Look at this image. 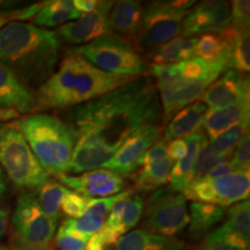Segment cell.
<instances>
[{
	"mask_svg": "<svg viewBox=\"0 0 250 250\" xmlns=\"http://www.w3.org/2000/svg\"><path fill=\"white\" fill-rule=\"evenodd\" d=\"M161 118L155 83L144 76L67 109L64 122L76 138L68 171L83 174L99 169L130 137Z\"/></svg>",
	"mask_w": 250,
	"mask_h": 250,
	"instance_id": "obj_1",
	"label": "cell"
},
{
	"mask_svg": "<svg viewBox=\"0 0 250 250\" xmlns=\"http://www.w3.org/2000/svg\"><path fill=\"white\" fill-rule=\"evenodd\" d=\"M61 49L56 31L33 23L13 21L0 30V62L29 88L40 87L52 76Z\"/></svg>",
	"mask_w": 250,
	"mask_h": 250,
	"instance_id": "obj_2",
	"label": "cell"
},
{
	"mask_svg": "<svg viewBox=\"0 0 250 250\" xmlns=\"http://www.w3.org/2000/svg\"><path fill=\"white\" fill-rule=\"evenodd\" d=\"M99 70L76 52L65 56L52 76L39 87L35 111L70 109L112 92L133 80Z\"/></svg>",
	"mask_w": 250,
	"mask_h": 250,
	"instance_id": "obj_3",
	"label": "cell"
},
{
	"mask_svg": "<svg viewBox=\"0 0 250 250\" xmlns=\"http://www.w3.org/2000/svg\"><path fill=\"white\" fill-rule=\"evenodd\" d=\"M13 124L22 133L46 174L56 177L67 173L76 138L64 121L52 115L34 114Z\"/></svg>",
	"mask_w": 250,
	"mask_h": 250,
	"instance_id": "obj_4",
	"label": "cell"
},
{
	"mask_svg": "<svg viewBox=\"0 0 250 250\" xmlns=\"http://www.w3.org/2000/svg\"><path fill=\"white\" fill-rule=\"evenodd\" d=\"M71 51L83 56L90 64L107 73L136 78L148 72L149 65L133 43L114 33L77 46Z\"/></svg>",
	"mask_w": 250,
	"mask_h": 250,
	"instance_id": "obj_5",
	"label": "cell"
},
{
	"mask_svg": "<svg viewBox=\"0 0 250 250\" xmlns=\"http://www.w3.org/2000/svg\"><path fill=\"white\" fill-rule=\"evenodd\" d=\"M196 1H152L144 8L143 23L136 39L139 52L151 54L182 33V21Z\"/></svg>",
	"mask_w": 250,
	"mask_h": 250,
	"instance_id": "obj_6",
	"label": "cell"
},
{
	"mask_svg": "<svg viewBox=\"0 0 250 250\" xmlns=\"http://www.w3.org/2000/svg\"><path fill=\"white\" fill-rule=\"evenodd\" d=\"M20 188H40L50 180L22 133L12 124L0 125V167Z\"/></svg>",
	"mask_w": 250,
	"mask_h": 250,
	"instance_id": "obj_7",
	"label": "cell"
},
{
	"mask_svg": "<svg viewBox=\"0 0 250 250\" xmlns=\"http://www.w3.org/2000/svg\"><path fill=\"white\" fill-rule=\"evenodd\" d=\"M144 220L148 232L158 235L176 237L188 227L189 205L182 192L170 187L153 191L144 204Z\"/></svg>",
	"mask_w": 250,
	"mask_h": 250,
	"instance_id": "obj_8",
	"label": "cell"
},
{
	"mask_svg": "<svg viewBox=\"0 0 250 250\" xmlns=\"http://www.w3.org/2000/svg\"><path fill=\"white\" fill-rule=\"evenodd\" d=\"M12 226L15 241L39 248H51L58 225L44 213L36 193L23 192L19 196Z\"/></svg>",
	"mask_w": 250,
	"mask_h": 250,
	"instance_id": "obj_9",
	"label": "cell"
},
{
	"mask_svg": "<svg viewBox=\"0 0 250 250\" xmlns=\"http://www.w3.org/2000/svg\"><path fill=\"white\" fill-rule=\"evenodd\" d=\"M152 79L154 78L159 100L161 103L162 118L167 123L171 117L188 104L198 101L208 86L205 83L184 79L173 71L171 65H151L148 67Z\"/></svg>",
	"mask_w": 250,
	"mask_h": 250,
	"instance_id": "obj_10",
	"label": "cell"
},
{
	"mask_svg": "<svg viewBox=\"0 0 250 250\" xmlns=\"http://www.w3.org/2000/svg\"><path fill=\"white\" fill-rule=\"evenodd\" d=\"M182 193L191 202L229 208L249 199L250 173L232 171L215 180L195 181L188 184Z\"/></svg>",
	"mask_w": 250,
	"mask_h": 250,
	"instance_id": "obj_11",
	"label": "cell"
},
{
	"mask_svg": "<svg viewBox=\"0 0 250 250\" xmlns=\"http://www.w3.org/2000/svg\"><path fill=\"white\" fill-rule=\"evenodd\" d=\"M160 125H147L130 137L101 168L114 171L122 177L131 175L138 169L143 155L160 139Z\"/></svg>",
	"mask_w": 250,
	"mask_h": 250,
	"instance_id": "obj_12",
	"label": "cell"
},
{
	"mask_svg": "<svg viewBox=\"0 0 250 250\" xmlns=\"http://www.w3.org/2000/svg\"><path fill=\"white\" fill-rule=\"evenodd\" d=\"M230 22V2L221 0L202 1L188 11L182 21V37L221 33Z\"/></svg>",
	"mask_w": 250,
	"mask_h": 250,
	"instance_id": "obj_13",
	"label": "cell"
},
{
	"mask_svg": "<svg viewBox=\"0 0 250 250\" xmlns=\"http://www.w3.org/2000/svg\"><path fill=\"white\" fill-rule=\"evenodd\" d=\"M56 179L65 184L71 191H74L86 198H103L122 192L124 188V180L114 171L99 168L77 176L62 174Z\"/></svg>",
	"mask_w": 250,
	"mask_h": 250,
	"instance_id": "obj_14",
	"label": "cell"
},
{
	"mask_svg": "<svg viewBox=\"0 0 250 250\" xmlns=\"http://www.w3.org/2000/svg\"><path fill=\"white\" fill-rule=\"evenodd\" d=\"M250 81L248 76L235 70H227L213 81L203 94L202 100L211 109L224 108L241 102H249Z\"/></svg>",
	"mask_w": 250,
	"mask_h": 250,
	"instance_id": "obj_15",
	"label": "cell"
},
{
	"mask_svg": "<svg viewBox=\"0 0 250 250\" xmlns=\"http://www.w3.org/2000/svg\"><path fill=\"white\" fill-rule=\"evenodd\" d=\"M108 17L109 12L81 14V17L77 20L59 27L56 34L59 40L72 43V44H87L112 33L109 26Z\"/></svg>",
	"mask_w": 250,
	"mask_h": 250,
	"instance_id": "obj_16",
	"label": "cell"
},
{
	"mask_svg": "<svg viewBox=\"0 0 250 250\" xmlns=\"http://www.w3.org/2000/svg\"><path fill=\"white\" fill-rule=\"evenodd\" d=\"M0 108L14 109L20 115L35 111L36 108V94L2 62H0Z\"/></svg>",
	"mask_w": 250,
	"mask_h": 250,
	"instance_id": "obj_17",
	"label": "cell"
},
{
	"mask_svg": "<svg viewBox=\"0 0 250 250\" xmlns=\"http://www.w3.org/2000/svg\"><path fill=\"white\" fill-rule=\"evenodd\" d=\"M143 2L134 0H122L115 2L109 12V26L112 33L126 41H136L143 23Z\"/></svg>",
	"mask_w": 250,
	"mask_h": 250,
	"instance_id": "obj_18",
	"label": "cell"
},
{
	"mask_svg": "<svg viewBox=\"0 0 250 250\" xmlns=\"http://www.w3.org/2000/svg\"><path fill=\"white\" fill-rule=\"evenodd\" d=\"M144 198L140 195H132L122 199L112 208L103 226L108 228L118 239L124 236L137 226L143 217Z\"/></svg>",
	"mask_w": 250,
	"mask_h": 250,
	"instance_id": "obj_19",
	"label": "cell"
},
{
	"mask_svg": "<svg viewBox=\"0 0 250 250\" xmlns=\"http://www.w3.org/2000/svg\"><path fill=\"white\" fill-rule=\"evenodd\" d=\"M249 102L236 103L224 108L208 109L202 120L203 131L208 138L213 140L229 127L249 120Z\"/></svg>",
	"mask_w": 250,
	"mask_h": 250,
	"instance_id": "obj_20",
	"label": "cell"
},
{
	"mask_svg": "<svg viewBox=\"0 0 250 250\" xmlns=\"http://www.w3.org/2000/svg\"><path fill=\"white\" fill-rule=\"evenodd\" d=\"M226 42V67L240 73L250 71L249 29L228 26L219 33Z\"/></svg>",
	"mask_w": 250,
	"mask_h": 250,
	"instance_id": "obj_21",
	"label": "cell"
},
{
	"mask_svg": "<svg viewBox=\"0 0 250 250\" xmlns=\"http://www.w3.org/2000/svg\"><path fill=\"white\" fill-rule=\"evenodd\" d=\"M116 250H190L186 242L177 237L158 235L140 228L125 234L118 240Z\"/></svg>",
	"mask_w": 250,
	"mask_h": 250,
	"instance_id": "obj_22",
	"label": "cell"
},
{
	"mask_svg": "<svg viewBox=\"0 0 250 250\" xmlns=\"http://www.w3.org/2000/svg\"><path fill=\"white\" fill-rule=\"evenodd\" d=\"M186 139L188 145L186 155L179 161H176V164L173 165L169 177H168L169 187L180 192H182L189 184V177L197 156L201 152V148L208 142V136L203 129H199L191 136L186 137Z\"/></svg>",
	"mask_w": 250,
	"mask_h": 250,
	"instance_id": "obj_23",
	"label": "cell"
},
{
	"mask_svg": "<svg viewBox=\"0 0 250 250\" xmlns=\"http://www.w3.org/2000/svg\"><path fill=\"white\" fill-rule=\"evenodd\" d=\"M208 107L201 101L188 104L176 112L168 123L164 133V140L169 143L174 139L191 136L202 126V120Z\"/></svg>",
	"mask_w": 250,
	"mask_h": 250,
	"instance_id": "obj_24",
	"label": "cell"
},
{
	"mask_svg": "<svg viewBox=\"0 0 250 250\" xmlns=\"http://www.w3.org/2000/svg\"><path fill=\"white\" fill-rule=\"evenodd\" d=\"M225 214L226 210L220 206L191 202L189 205L188 235L192 240H199L206 236L223 221Z\"/></svg>",
	"mask_w": 250,
	"mask_h": 250,
	"instance_id": "obj_25",
	"label": "cell"
},
{
	"mask_svg": "<svg viewBox=\"0 0 250 250\" xmlns=\"http://www.w3.org/2000/svg\"><path fill=\"white\" fill-rule=\"evenodd\" d=\"M197 41L198 37L179 36L148 54L149 59L154 65H175L189 61L195 57Z\"/></svg>",
	"mask_w": 250,
	"mask_h": 250,
	"instance_id": "obj_26",
	"label": "cell"
},
{
	"mask_svg": "<svg viewBox=\"0 0 250 250\" xmlns=\"http://www.w3.org/2000/svg\"><path fill=\"white\" fill-rule=\"evenodd\" d=\"M80 17L81 14L77 11L71 0H51L43 2L42 8L33 19V24L49 29L52 27L64 26Z\"/></svg>",
	"mask_w": 250,
	"mask_h": 250,
	"instance_id": "obj_27",
	"label": "cell"
},
{
	"mask_svg": "<svg viewBox=\"0 0 250 250\" xmlns=\"http://www.w3.org/2000/svg\"><path fill=\"white\" fill-rule=\"evenodd\" d=\"M226 221L220 228L236 242L250 247V202L236 203L226 211Z\"/></svg>",
	"mask_w": 250,
	"mask_h": 250,
	"instance_id": "obj_28",
	"label": "cell"
},
{
	"mask_svg": "<svg viewBox=\"0 0 250 250\" xmlns=\"http://www.w3.org/2000/svg\"><path fill=\"white\" fill-rule=\"evenodd\" d=\"M171 67L177 76L184 79L199 81L208 85H211L220 77L221 73L226 71V65L224 62H211L198 57L171 65Z\"/></svg>",
	"mask_w": 250,
	"mask_h": 250,
	"instance_id": "obj_29",
	"label": "cell"
},
{
	"mask_svg": "<svg viewBox=\"0 0 250 250\" xmlns=\"http://www.w3.org/2000/svg\"><path fill=\"white\" fill-rule=\"evenodd\" d=\"M174 161L169 158L155 162V164L143 166L134 181V189L140 192L155 191L168 182V177L173 167Z\"/></svg>",
	"mask_w": 250,
	"mask_h": 250,
	"instance_id": "obj_30",
	"label": "cell"
},
{
	"mask_svg": "<svg viewBox=\"0 0 250 250\" xmlns=\"http://www.w3.org/2000/svg\"><path fill=\"white\" fill-rule=\"evenodd\" d=\"M68 190L70 189L62 186V183L52 180H49L48 182L37 188L36 197L39 199L41 208L56 225L59 224V219H61V204L62 197Z\"/></svg>",
	"mask_w": 250,
	"mask_h": 250,
	"instance_id": "obj_31",
	"label": "cell"
},
{
	"mask_svg": "<svg viewBox=\"0 0 250 250\" xmlns=\"http://www.w3.org/2000/svg\"><path fill=\"white\" fill-rule=\"evenodd\" d=\"M195 57L211 62H224L226 65V42L220 34H203L197 41Z\"/></svg>",
	"mask_w": 250,
	"mask_h": 250,
	"instance_id": "obj_32",
	"label": "cell"
},
{
	"mask_svg": "<svg viewBox=\"0 0 250 250\" xmlns=\"http://www.w3.org/2000/svg\"><path fill=\"white\" fill-rule=\"evenodd\" d=\"M247 133H249V120H245L241 123L229 127L212 140L210 146L218 155L229 158Z\"/></svg>",
	"mask_w": 250,
	"mask_h": 250,
	"instance_id": "obj_33",
	"label": "cell"
},
{
	"mask_svg": "<svg viewBox=\"0 0 250 250\" xmlns=\"http://www.w3.org/2000/svg\"><path fill=\"white\" fill-rule=\"evenodd\" d=\"M228 158L226 156H220L215 153L213 149L211 148L208 142L205 144L204 146L201 148L198 156H197L195 165L191 170L189 177V184L195 181L201 180L202 177H204L206 174L208 173L211 169H213L215 166L223 164V162L227 161Z\"/></svg>",
	"mask_w": 250,
	"mask_h": 250,
	"instance_id": "obj_34",
	"label": "cell"
},
{
	"mask_svg": "<svg viewBox=\"0 0 250 250\" xmlns=\"http://www.w3.org/2000/svg\"><path fill=\"white\" fill-rule=\"evenodd\" d=\"M104 223L105 220H103V219L90 214H83V217L78 219L67 218L66 220L62 221V224H64L71 232L77 234L78 236H80L81 239H83L85 241H88L94 234L98 233L103 227Z\"/></svg>",
	"mask_w": 250,
	"mask_h": 250,
	"instance_id": "obj_35",
	"label": "cell"
},
{
	"mask_svg": "<svg viewBox=\"0 0 250 250\" xmlns=\"http://www.w3.org/2000/svg\"><path fill=\"white\" fill-rule=\"evenodd\" d=\"M134 193L132 190H125L116 195H112L109 197H103V198H93L89 199L88 206L85 214L95 215V217L101 218L103 220H107L109 213H110L112 208L117 204L122 199L126 198Z\"/></svg>",
	"mask_w": 250,
	"mask_h": 250,
	"instance_id": "obj_36",
	"label": "cell"
},
{
	"mask_svg": "<svg viewBox=\"0 0 250 250\" xmlns=\"http://www.w3.org/2000/svg\"><path fill=\"white\" fill-rule=\"evenodd\" d=\"M250 247H247L242 243L236 242L226 235L220 228L212 230L205 237L204 242L199 250H249Z\"/></svg>",
	"mask_w": 250,
	"mask_h": 250,
	"instance_id": "obj_37",
	"label": "cell"
},
{
	"mask_svg": "<svg viewBox=\"0 0 250 250\" xmlns=\"http://www.w3.org/2000/svg\"><path fill=\"white\" fill-rule=\"evenodd\" d=\"M89 198L79 195V193L68 191L62 197L61 204V212H62L68 219L81 218L86 213Z\"/></svg>",
	"mask_w": 250,
	"mask_h": 250,
	"instance_id": "obj_38",
	"label": "cell"
},
{
	"mask_svg": "<svg viewBox=\"0 0 250 250\" xmlns=\"http://www.w3.org/2000/svg\"><path fill=\"white\" fill-rule=\"evenodd\" d=\"M54 239L59 250H85L87 243L77 234L71 232L62 223L56 230Z\"/></svg>",
	"mask_w": 250,
	"mask_h": 250,
	"instance_id": "obj_39",
	"label": "cell"
},
{
	"mask_svg": "<svg viewBox=\"0 0 250 250\" xmlns=\"http://www.w3.org/2000/svg\"><path fill=\"white\" fill-rule=\"evenodd\" d=\"M234 171H249L250 168V137L247 133L234 149L232 158L228 161Z\"/></svg>",
	"mask_w": 250,
	"mask_h": 250,
	"instance_id": "obj_40",
	"label": "cell"
},
{
	"mask_svg": "<svg viewBox=\"0 0 250 250\" xmlns=\"http://www.w3.org/2000/svg\"><path fill=\"white\" fill-rule=\"evenodd\" d=\"M250 2L248 0H234L230 2V26L249 29Z\"/></svg>",
	"mask_w": 250,
	"mask_h": 250,
	"instance_id": "obj_41",
	"label": "cell"
},
{
	"mask_svg": "<svg viewBox=\"0 0 250 250\" xmlns=\"http://www.w3.org/2000/svg\"><path fill=\"white\" fill-rule=\"evenodd\" d=\"M168 158L167 155V143L164 139H159L151 148L146 151L145 154L143 155L142 160L139 162V166H147L155 164L164 159Z\"/></svg>",
	"mask_w": 250,
	"mask_h": 250,
	"instance_id": "obj_42",
	"label": "cell"
},
{
	"mask_svg": "<svg viewBox=\"0 0 250 250\" xmlns=\"http://www.w3.org/2000/svg\"><path fill=\"white\" fill-rule=\"evenodd\" d=\"M188 149L186 137L174 139L167 144V155L171 161H179L186 155Z\"/></svg>",
	"mask_w": 250,
	"mask_h": 250,
	"instance_id": "obj_43",
	"label": "cell"
},
{
	"mask_svg": "<svg viewBox=\"0 0 250 250\" xmlns=\"http://www.w3.org/2000/svg\"><path fill=\"white\" fill-rule=\"evenodd\" d=\"M232 171H234L232 166L229 165V162L227 160L223 162V164L215 166L213 169L208 171V173L206 174L204 177H202L201 180H215V179H219V177L225 176V175L232 173Z\"/></svg>",
	"mask_w": 250,
	"mask_h": 250,
	"instance_id": "obj_44",
	"label": "cell"
},
{
	"mask_svg": "<svg viewBox=\"0 0 250 250\" xmlns=\"http://www.w3.org/2000/svg\"><path fill=\"white\" fill-rule=\"evenodd\" d=\"M8 220H9L8 210L0 205V240L5 236L6 232H7Z\"/></svg>",
	"mask_w": 250,
	"mask_h": 250,
	"instance_id": "obj_45",
	"label": "cell"
},
{
	"mask_svg": "<svg viewBox=\"0 0 250 250\" xmlns=\"http://www.w3.org/2000/svg\"><path fill=\"white\" fill-rule=\"evenodd\" d=\"M15 118H20V114L17 110L9 108H0V121L6 122L15 120Z\"/></svg>",
	"mask_w": 250,
	"mask_h": 250,
	"instance_id": "obj_46",
	"label": "cell"
},
{
	"mask_svg": "<svg viewBox=\"0 0 250 250\" xmlns=\"http://www.w3.org/2000/svg\"><path fill=\"white\" fill-rule=\"evenodd\" d=\"M12 250H52V248H39V247L27 246L23 245V243L15 241L13 247H12Z\"/></svg>",
	"mask_w": 250,
	"mask_h": 250,
	"instance_id": "obj_47",
	"label": "cell"
},
{
	"mask_svg": "<svg viewBox=\"0 0 250 250\" xmlns=\"http://www.w3.org/2000/svg\"><path fill=\"white\" fill-rule=\"evenodd\" d=\"M6 181L4 176V171H2L1 167H0V196L2 195L6 191Z\"/></svg>",
	"mask_w": 250,
	"mask_h": 250,
	"instance_id": "obj_48",
	"label": "cell"
},
{
	"mask_svg": "<svg viewBox=\"0 0 250 250\" xmlns=\"http://www.w3.org/2000/svg\"><path fill=\"white\" fill-rule=\"evenodd\" d=\"M6 23H7V21H6V20H5V19H4V18H2V17H1V15H0V30H1V28H2V27H4Z\"/></svg>",
	"mask_w": 250,
	"mask_h": 250,
	"instance_id": "obj_49",
	"label": "cell"
},
{
	"mask_svg": "<svg viewBox=\"0 0 250 250\" xmlns=\"http://www.w3.org/2000/svg\"><path fill=\"white\" fill-rule=\"evenodd\" d=\"M0 250H9L7 247H5V246H0Z\"/></svg>",
	"mask_w": 250,
	"mask_h": 250,
	"instance_id": "obj_50",
	"label": "cell"
}]
</instances>
